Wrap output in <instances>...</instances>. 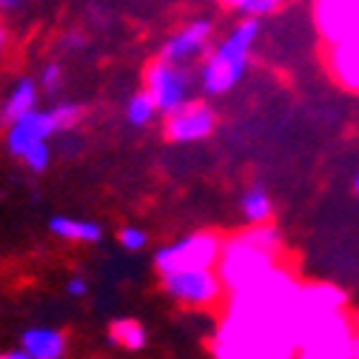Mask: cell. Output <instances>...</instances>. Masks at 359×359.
<instances>
[{
  "label": "cell",
  "mask_w": 359,
  "mask_h": 359,
  "mask_svg": "<svg viewBox=\"0 0 359 359\" xmlns=\"http://www.w3.org/2000/svg\"><path fill=\"white\" fill-rule=\"evenodd\" d=\"M259 37V20L243 18L217 46L203 57V66L197 69V88L203 97H222L245 77V69L251 63V52Z\"/></svg>",
  "instance_id": "6da1fadb"
},
{
  "label": "cell",
  "mask_w": 359,
  "mask_h": 359,
  "mask_svg": "<svg viewBox=\"0 0 359 359\" xmlns=\"http://www.w3.org/2000/svg\"><path fill=\"white\" fill-rule=\"evenodd\" d=\"M57 123L52 109H32L6 126V151L20 160L29 171L43 174L52 165V137Z\"/></svg>",
  "instance_id": "7a4b0ae2"
},
{
  "label": "cell",
  "mask_w": 359,
  "mask_h": 359,
  "mask_svg": "<svg viewBox=\"0 0 359 359\" xmlns=\"http://www.w3.org/2000/svg\"><path fill=\"white\" fill-rule=\"evenodd\" d=\"M163 294L191 311L214 308L222 299V280L214 271V265H197V268H177V271L160 274Z\"/></svg>",
  "instance_id": "3957f363"
},
{
  "label": "cell",
  "mask_w": 359,
  "mask_h": 359,
  "mask_svg": "<svg viewBox=\"0 0 359 359\" xmlns=\"http://www.w3.org/2000/svg\"><path fill=\"white\" fill-rule=\"evenodd\" d=\"M194 88H197V74H191V66H180L160 57L146 72V92L151 95L163 117L194 100Z\"/></svg>",
  "instance_id": "277c9868"
},
{
  "label": "cell",
  "mask_w": 359,
  "mask_h": 359,
  "mask_svg": "<svg viewBox=\"0 0 359 359\" xmlns=\"http://www.w3.org/2000/svg\"><path fill=\"white\" fill-rule=\"evenodd\" d=\"M222 254V243L217 234L208 231H197V234H186V237H177L165 245H160L151 254V265L157 277L177 271V268H197V265H217Z\"/></svg>",
  "instance_id": "5b68a950"
},
{
  "label": "cell",
  "mask_w": 359,
  "mask_h": 359,
  "mask_svg": "<svg viewBox=\"0 0 359 359\" xmlns=\"http://www.w3.org/2000/svg\"><path fill=\"white\" fill-rule=\"evenodd\" d=\"M217 128V111L205 100H189L165 117V137L171 143H200Z\"/></svg>",
  "instance_id": "8992f818"
},
{
  "label": "cell",
  "mask_w": 359,
  "mask_h": 359,
  "mask_svg": "<svg viewBox=\"0 0 359 359\" xmlns=\"http://www.w3.org/2000/svg\"><path fill=\"white\" fill-rule=\"evenodd\" d=\"M211 37H214V23L200 18L186 23L183 29H177L165 43H163V60L180 63V66H191L194 60H203L211 52Z\"/></svg>",
  "instance_id": "52a82bcc"
},
{
  "label": "cell",
  "mask_w": 359,
  "mask_h": 359,
  "mask_svg": "<svg viewBox=\"0 0 359 359\" xmlns=\"http://www.w3.org/2000/svg\"><path fill=\"white\" fill-rule=\"evenodd\" d=\"M313 15L320 32L337 43L359 29V0H317Z\"/></svg>",
  "instance_id": "ba28073f"
},
{
  "label": "cell",
  "mask_w": 359,
  "mask_h": 359,
  "mask_svg": "<svg viewBox=\"0 0 359 359\" xmlns=\"http://www.w3.org/2000/svg\"><path fill=\"white\" fill-rule=\"evenodd\" d=\"M18 348L32 359H69V337L55 325H32L18 337Z\"/></svg>",
  "instance_id": "9c48e42d"
},
{
  "label": "cell",
  "mask_w": 359,
  "mask_h": 359,
  "mask_svg": "<svg viewBox=\"0 0 359 359\" xmlns=\"http://www.w3.org/2000/svg\"><path fill=\"white\" fill-rule=\"evenodd\" d=\"M46 229L52 237L63 240V243H77V245H100L106 237V229L97 219L88 217H69V214H55L49 217Z\"/></svg>",
  "instance_id": "30bf717a"
},
{
  "label": "cell",
  "mask_w": 359,
  "mask_h": 359,
  "mask_svg": "<svg viewBox=\"0 0 359 359\" xmlns=\"http://www.w3.org/2000/svg\"><path fill=\"white\" fill-rule=\"evenodd\" d=\"M37 100H40V86H37V80L20 77V80L9 88L6 100L0 103V123H4V126L15 123V120L23 117L26 111L37 109Z\"/></svg>",
  "instance_id": "8fae6325"
},
{
  "label": "cell",
  "mask_w": 359,
  "mask_h": 359,
  "mask_svg": "<svg viewBox=\"0 0 359 359\" xmlns=\"http://www.w3.org/2000/svg\"><path fill=\"white\" fill-rule=\"evenodd\" d=\"M334 74L348 86L353 92H359V29L342 40L334 43Z\"/></svg>",
  "instance_id": "7c38bea8"
},
{
  "label": "cell",
  "mask_w": 359,
  "mask_h": 359,
  "mask_svg": "<svg viewBox=\"0 0 359 359\" xmlns=\"http://www.w3.org/2000/svg\"><path fill=\"white\" fill-rule=\"evenodd\" d=\"M237 211H240V219L245 222V226H265V222L274 217V200H271V194H268V189L251 186L240 194Z\"/></svg>",
  "instance_id": "4fadbf2b"
},
{
  "label": "cell",
  "mask_w": 359,
  "mask_h": 359,
  "mask_svg": "<svg viewBox=\"0 0 359 359\" xmlns=\"http://www.w3.org/2000/svg\"><path fill=\"white\" fill-rule=\"evenodd\" d=\"M109 339L123 351H143L149 342L146 328L137 320H114L109 328Z\"/></svg>",
  "instance_id": "5bb4252c"
},
{
  "label": "cell",
  "mask_w": 359,
  "mask_h": 359,
  "mask_svg": "<svg viewBox=\"0 0 359 359\" xmlns=\"http://www.w3.org/2000/svg\"><path fill=\"white\" fill-rule=\"evenodd\" d=\"M157 117H160V111H157V106H154V100H151V95L146 92V88L126 100V123L131 128H149Z\"/></svg>",
  "instance_id": "9a60e30c"
},
{
  "label": "cell",
  "mask_w": 359,
  "mask_h": 359,
  "mask_svg": "<svg viewBox=\"0 0 359 359\" xmlns=\"http://www.w3.org/2000/svg\"><path fill=\"white\" fill-rule=\"evenodd\" d=\"M117 245H120L126 254H143V251L151 245V237H149L146 229L128 222V226H123V229L117 231Z\"/></svg>",
  "instance_id": "2e32d148"
},
{
  "label": "cell",
  "mask_w": 359,
  "mask_h": 359,
  "mask_svg": "<svg viewBox=\"0 0 359 359\" xmlns=\"http://www.w3.org/2000/svg\"><path fill=\"white\" fill-rule=\"evenodd\" d=\"M52 114H55L57 131H72L83 120V106L80 103H55L52 106Z\"/></svg>",
  "instance_id": "e0dca14e"
},
{
  "label": "cell",
  "mask_w": 359,
  "mask_h": 359,
  "mask_svg": "<svg viewBox=\"0 0 359 359\" xmlns=\"http://www.w3.org/2000/svg\"><path fill=\"white\" fill-rule=\"evenodd\" d=\"M280 6H283V0H240L234 12H240L243 18H257L259 20V18L274 15Z\"/></svg>",
  "instance_id": "ac0fdd59"
},
{
  "label": "cell",
  "mask_w": 359,
  "mask_h": 359,
  "mask_svg": "<svg viewBox=\"0 0 359 359\" xmlns=\"http://www.w3.org/2000/svg\"><path fill=\"white\" fill-rule=\"evenodd\" d=\"M63 80H66V72H63V66H60V63H46V66L40 69V80H37V86L43 88V92L55 95L57 88L63 86Z\"/></svg>",
  "instance_id": "d6986e66"
},
{
  "label": "cell",
  "mask_w": 359,
  "mask_h": 359,
  "mask_svg": "<svg viewBox=\"0 0 359 359\" xmlns=\"http://www.w3.org/2000/svg\"><path fill=\"white\" fill-rule=\"evenodd\" d=\"M63 291L69 299H86L88 294H92V283H88L86 274H72L66 283H63Z\"/></svg>",
  "instance_id": "ffe728a7"
},
{
  "label": "cell",
  "mask_w": 359,
  "mask_h": 359,
  "mask_svg": "<svg viewBox=\"0 0 359 359\" xmlns=\"http://www.w3.org/2000/svg\"><path fill=\"white\" fill-rule=\"evenodd\" d=\"M83 46H86V40H83V34H80V32H69V34H66V40H63V49L77 52V49H83Z\"/></svg>",
  "instance_id": "44dd1931"
},
{
  "label": "cell",
  "mask_w": 359,
  "mask_h": 359,
  "mask_svg": "<svg viewBox=\"0 0 359 359\" xmlns=\"http://www.w3.org/2000/svg\"><path fill=\"white\" fill-rule=\"evenodd\" d=\"M0 359H32V356L23 353L20 348H12V351H0Z\"/></svg>",
  "instance_id": "7402d4cb"
},
{
  "label": "cell",
  "mask_w": 359,
  "mask_h": 359,
  "mask_svg": "<svg viewBox=\"0 0 359 359\" xmlns=\"http://www.w3.org/2000/svg\"><path fill=\"white\" fill-rule=\"evenodd\" d=\"M20 0H0V9H12V6H18Z\"/></svg>",
  "instance_id": "603a6c76"
},
{
  "label": "cell",
  "mask_w": 359,
  "mask_h": 359,
  "mask_svg": "<svg viewBox=\"0 0 359 359\" xmlns=\"http://www.w3.org/2000/svg\"><path fill=\"white\" fill-rule=\"evenodd\" d=\"M4 46H6V29L0 26V52H4Z\"/></svg>",
  "instance_id": "cb8c5ba5"
},
{
  "label": "cell",
  "mask_w": 359,
  "mask_h": 359,
  "mask_svg": "<svg viewBox=\"0 0 359 359\" xmlns=\"http://www.w3.org/2000/svg\"><path fill=\"white\" fill-rule=\"evenodd\" d=\"M353 194L359 197V171H356V177H353Z\"/></svg>",
  "instance_id": "d4e9b609"
}]
</instances>
